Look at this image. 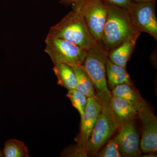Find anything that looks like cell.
Instances as JSON below:
<instances>
[{"instance_id": "4fadbf2b", "label": "cell", "mask_w": 157, "mask_h": 157, "mask_svg": "<svg viewBox=\"0 0 157 157\" xmlns=\"http://www.w3.org/2000/svg\"><path fill=\"white\" fill-rule=\"evenodd\" d=\"M138 36L128 39L119 46L108 52V58L115 64L126 68L137 42Z\"/></svg>"}, {"instance_id": "9a60e30c", "label": "cell", "mask_w": 157, "mask_h": 157, "mask_svg": "<svg viewBox=\"0 0 157 157\" xmlns=\"http://www.w3.org/2000/svg\"><path fill=\"white\" fill-rule=\"evenodd\" d=\"M76 75L77 84L76 89L87 98L95 97V90L91 79L82 65H70Z\"/></svg>"}, {"instance_id": "30bf717a", "label": "cell", "mask_w": 157, "mask_h": 157, "mask_svg": "<svg viewBox=\"0 0 157 157\" xmlns=\"http://www.w3.org/2000/svg\"><path fill=\"white\" fill-rule=\"evenodd\" d=\"M102 107V104L96 96L87 98V104L81 117L80 132L76 138L78 146L86 147Z\"/></svg>"}, {"instance_id": "7402d4cb", "label": "cell", "mask_w": 157, "mask_h": 157, "mask_svg": "<svg viewBox=\"0 0 157 157\" xmlns=\"http://www.w3.org/2000/svg\"><path fill=\"white\" fill-rule=\"evenodd\" d=\"M82 0H60V3L65 6H70Z\"/></svg>"}, {"instance_id": "3957f363", "label": "cell", "mask_w": 157, "mask_h": 157, "mask_svg": "<svg viewBox=\"0 0 157 157\" xmlns=\"http://www.w3.org/2000/svg\"><path fill=\"white\" fill-rule=\"evenodd\" d=\"M108 52L101 44L98 43L88 51L82 64L91 79L95 96L102 104L109 103L112 97L108 86L106 77V66Z\"/></svg>"}, {"instance_id": "9c48e42d", "label": "cell", "mask_w": 157, "mask_h": 157, "mask_svg": "<svg viewBox=\"0 0 157 157\" xmlns=\"http://www.w3.org/2000/svg\"><path fill=\"white\" fill-rule=\"evenodd\" d=\"M134 121H130L121 125L117 135L114 137L122 157L141 155L139 135Z\"/></svg>"}, {"instance_id": "5b68a950", "label": "cell", "mask_w": 157, "mask_h": 157, "mask_svg": "<svg viewBox=\"0 0 157 157\" xmlns=\"http://www.w3.org/2000/svg\"><path fill=\"white\" fill-rule=\"evenodd\" d=\"M72 8L83 17L93 36L101 44L102 34L107 18L106 4L101 0H82L72 5Z\"/></svg>"}, {"instance_id": "7c38bea8", "label": "cell", "mask_w": 157, "mask_h": 157, "mask_svg": "<svg viewBox=\"0 0 157 157\" xmlns=\"http://www.w3.org/2000/svg\"><path fill=\"white\" fill-rule=\"evenodd\" d=\"M111 94L112 96H117L126 100L137 112L148 105L133 85L126 83L119 85L111 90Z\"/></svg>"}, {"instance_id": "e0dca14e", "label": "cell", "mask_w": 157, "mask_h": 157, "mask_svg": "<svg viewBox=\"0 0 157 157\" xmlns=\"http://www.w3.org/2000/svg\"><path fill=\"white\" fill-rule=\"evenodd\" d=\"M6 157H29V151L24 142L15 139L7 140L3 150Z\"/></svg>"}, {"instance_id": "7a4b0ae2", "label": "cell", "mask_w": 157, "mask_h": 157, "mask_svg": "<svg viewBox=\"0 0 157 157\" xmlns=\"http://www.w3.org/2000/svg\"><path fill=\"white\" fill-rule=\"evenodd\" d=\"M47 36L64 39L87 51L98 43L84 18L73 10L51 27Z\"/></svg>"}, {"instance_id": "52a82bcc", "label": "cell", "mask_w": 157, "mask_h": 157, "mask_svg": "<svg viewBox=\"0 0 157 157\" xmlns=\"http://www.w3.org/2000/svg\"><path fill=\"white\" fill-rule=\"evenodd\" d=\"M155 2H132L126 9L133 25L140 33L150 35L157 41V20L155 11Z\"/></svg>"}, {"instance_id": "44dd1931", "label": "cell", "mask_w": 157, "mask_h": 157, "mask_svg": "<svg viewBox=\"0 0 157 157\" xmlns=\"http://www.w3.org/2000/svg\"><path fill=\"white\" fill-rule=\"evenodd\" d=\"M105 4H109L127 9L132 3V0H101Z\"/></svg>"}, {"instance_id": "8fae6325", "label": "cell", "mask_w": 157, "mask_h": 157, "mask_svg": "<svg viewBox=\"0 0 157 157\" xmlns=\"http://www.w3.org/2000/svg\"><path fill=\"white\" fill-rule=\"evenodd\" d=\"M109 106L116 120L120 126L127 122L138 117V112L126 100L123 98L112 96Z\"/></svg>"}, {"instance_id": "ac0fdd59", "label": "cell", "mask_w": 157, "mask_h": 157, "mask_svg": "<svg viewBox=\"0 0 157 157\" xmlns=\"http://www.w3.org/2000/svg\"><path fill=\"white\" fill-rule=\"evenodd\" d=\"M67 97L70 99L73 107L78 110L81 117L87 104V97L76 89L69 90Z\"/></svg>"}, {"instance_id": "ba28073f", "label": "cell", "mask_w": 157, "mask_h": 157, "mask_svg": "<svg viewBox=\"0 0 157 157\" xmlns=\"http://www.w3.org/2000/svg\"><path fill=\"white\" fill-rule=\"evenodd\" d=\"M142 126L140 151L144 153L156 152L157 150V118L148 106L138 111Z\"/></svg>"}, {"instance_id": "8992f818", "label": "cell", "mask_w": 157, "mask_h": 157, "mask_svg": "<svg viewBox=\"0 0 157 157\" xmlns=\"http://www.w3.org/2000/svg\"><path fill=\"white\" fill-rule=\"evenodd\" d=\"M109 104H102L101 112L86 145L89 154L96 155L119 128Z\"/></svg>"}, {"instance_id": "cb8c5ba5", "label": "cell", "mask_w": 157, "mask_h": 157, "mask_svg": "<svg viewBox=\"0 0 157 157\" xmlns=\"http://www.w3.org/2000/svg\"><path fill=\"white\" fill-rule=\"evenodd\" d=\"M3 154L2 153V152L0 150V157H3Z\"/></svg>"}, {"instance_id": "2e32d148", "label": "cell", "mask_w": 157, "mask_h": 157, "mask_svg": "<svg viewBox=\"0 0 157 157\" xmlns=\"http://www.w3.org/2000/svg\"><path fill=\"white\" fill-rule=\"evenodd\" d=\"M53 70L57 78L58 84L68 90L76 89V76L70 65L64 63L54 65Z\"/></svg>"}, {"instance_id": "6da1fadb", "label": "cell", "mask_w": 157, "mask_h": 157, "mask_svg": "<svg viewBox=\"0 0 157 157\" xmlns=\"http://www.w3.org/2000/svg\"><path fill=\"white\" fill-rule=\"evenodd\" d=\"M107 15L101 44L108 52L141 33L133 25L126 9L106 4Z\"/></svg>"}, {"instance_id": "277c9868", "label": "cell", "mask_w": 157, "mask_h": 157, "mask_svg": "<svg viewBox=\"0 0 157 157\" xmlns=\"http://www.w3.org/2000/svg\"><path fill=\"white\" fill-rule=\"evenodd\" d=\"M45 44L44 51L50 57L54 65H82L87 55V51L64 39L47 36Z\"/></svg>"}, {"instance_id": "d6986e66", "label": "cell", "mask_w": 157, "mask_h": 157, "mask_svg": "<svg viewBox=\"0 0 157 157\" xmlns=\"http://www.w3.org/2000/svg\"><path fill=\"white\" fill-rule=\"evenodd\" d=\"M106 144L101 151L96 154L100 157H121V155L119 148L115 138L109 139L106 142Z\"/></svg>"}, {"instance_id": "603a6c76", "label": "cell", "mask_w": 157, "mask_h": 157, "mask_svg": "<svg viewBox=\"0 0 157 157\" xmlns=\"http://www.w3.org/2000/svg\"><path fill=\"white\" fill-rule=\"evenodd\" d=\"M134 2H155L156 0H132Z\"/></svg>"}, {"instance_id": "5bb4252c", "label": "cell", "mask_w": 157, "mask_h": 157, "mask_svg": "<svg viewBox=\"0 0 157 157\" xmlns=\"http://www.w3.org/2000/svg\"><path fill=\"white\" fill-rule=\"evenodd\" d=\"M106 70L107 86L109 90H112L115 86L124 83L133 85L126 69L113 63L108 58Z\"/></svg>"}, {"instance_id": "ffe728a7", "label": "cell", "mask_w": 157, "mask_h": 157, "mask_svg": "<svg viewBox=\"0 0 157 157\" xmlns=\"http://www.w3.org/2000/svg\"><path fill=\"white\" fill-rule=\"evenodd\" d=\"M89 154L86 147L78 146L76 144L66 149L62 155L66 157H87Z\"/></svg>"}]
</instances>
